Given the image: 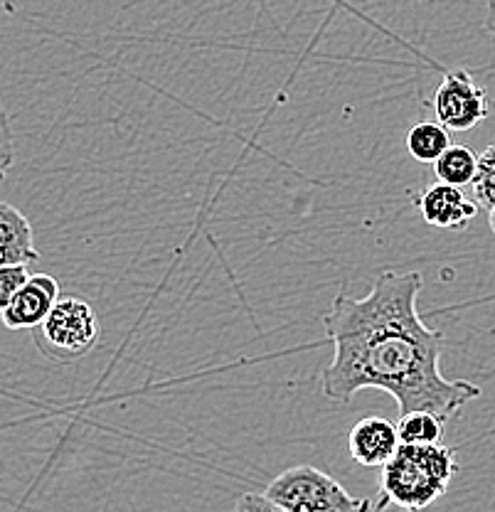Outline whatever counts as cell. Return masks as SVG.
Masks as SVG:
<instances>
[{"label":"cell","instance_id":"cell-17","mask_svg":"<svg viewBox=\"0 0 495 512\" xmlns=\"http://www.w3.org/2000/svg\"><path fill=\"white\" fill-rule=\"evenodd\" d=\"M488 224H491V232L495 234V207L491 212H488Z\"/></svg>","mask_w":495,"mask_h":512},{"label":"cell","instance_id":"cell-15","mask_svg":"<svg viewBox=\"0 0 495 512\" xmlns=\"http://www.w3.org/2000/svg\"><path fill=\"white\" fill-rule=\"evenodd\" d=\"M232 512H289L281 505H276L274 500L266 498V493H244L239 495L237 505Z\"/></svg>","mask_w":495,"mask_h":512},{"label":"cell","instance_id":"cell-6","mask_svg":"<svg viewBox=\"0 0 495 512\" xmlns=\"http://www.w3.org/2000/svg\"><path fill=\"white\" fill-rule=\"evenodd\" d=\"M60 301V281L52 274H33L3 308L0 318L8 330H35Z\"/></svg>","mask_w":495,"mask_h":512},{"label":"cell","instance_id":"cell-11","mask_svg":"<svg viewBox=\"0 0 495 512\" xmlns=\"http://www.w3.org/2000/svg\"><path fill=\"white\" fill-rule=\"evenodd\" d=\"M434 170H436V178H439L441 183L463 188V185H471L473 180H476L478 156L471 151V148L451 143L449 151L434 163Z\"/></svg>","mask_w":495,"mask_h":512},{"label":"cell","instance_id":"cell-13","mask_svg":"<svg viewBox=\"0 0 495 512\" xmlns=\"http://www.w3.org/2000/svg\"><path fill=\"white\" fill-rule=\"evenodd\" d=\"M473 200L488 212L495 207V143L478 156V173L473 180Z\"/></svg>","mask_w":495,"mask_h":512},{"label":"cell","instance_id":"cell-12","mask_svg":"<svg viewBox=\"0 0 495 512\" xmlns=\"http://www.w3.org/2000/svg\"><path fill=\"white\" fill-rule=\"evenodd\" d=\"M399 441L402 444H441L444 434V421L431 412H412L402 414L397 424Z\"/></svg>","mask_w":495,"mask_h":512},{"label":"cell","instance_id":"cell-9","mask_svg":"<svg viewBox=\"0 0 495 512\" xmlns=\"http://www.w3.org/2000/svg\"><path fill=\"white\" fill-rule=\"evenodd\" d=\"M40 259L35 247V234L28 217L18 207L0 202V266L33 264Z\"/></svg>","mask_w":495,"mask_h":512},{"label":"cell","instance_id":"cell-1","mask_svg":"<svg viewBox=\"0 0 495 512\" xmlns=\"http://www.w3.org/2000/svg\"><path fill=\"white\" fill-rule=\"evenodd\" d=\"M419 271H382L370 293L333 298L323 318L333 360L321 375L323 397L348 404L363 389H382L397 399L399 412H431L441 421L481 397L468 380H449L439 360L446 338L419 316Z\"/></svg>","mask_w":495,"mask_h":512},{"label":"cell","instance_id":"cell-3","mask_svg":"<svg viewBox=\"0 0 495 512\" xmlns=\"http://www.w3.org/2000/svg\"><path fill=\"white\" fill-rule=\"evenodd\" d=\"M266 498L289 512H377L367 498H355L316 466H294L266 485Z\"/></svg>","mask_w":495,"mask_h":512},{"label":"cell","instance_id":"cell-16","mask_svg":"<svg viewBox=\"0 0 495 512\" xmlns=\"http://www.w3.org/2000/svg\"><path fill=\"white\" fill-rule=\"evenodd\" d=\"M486 30L495 37V0H486Z\"/></svg>","mask_w":495,"mask_h":512},{"label":"cell","instance_id":"cell-14","mask_svg":"<svg viewBox=\"0 0 495 512\" xmlns=\"http://www.w3.org/2000/svg\"><path fill=\"white\" fill-rule=\"evenodd\" d=\"M30 271L25 264H8V266H0V308L15 296L30 279Z\"/></svg>","mask_w":495,"mask_h":512},{"label":"cell","instance_id":"cell-2","mask_svg":"<svg viewBox=\"0 0 495 512\" xmlns=\"http://www.w3.org/2000/svg\"><path fill=\"white\" fill-rule=\"evenodd\" d=\"M459 473L454 448L444 444H402L382 466L377 512L390 505L407 512H422L444 498Z\"/></svg>","mask_w":495,"mask_h":512},{"label":"cell","instance_id":"cell-5","mask_svg":"<svg viewBox=\"0 0 495 512\" xmlns=\"http://www.w3.org/2000/svg\"><path fill=\"white\" fill-rule=\"evenodd\" d=\"M434 116L449 131H471L488 119V96L466 69L444 74L434 92Z\"/></svg>","mask_w":495,"mask_h":512},{"label":"cell","instance_id":"cell-4","mask_svg":"<svg viewBox=\"0 0 495 512\" xmlns=\"http://www.w3.org/2000/svg\"><path fill=\"white\" fill-rule=\"evenodd\" d=\"M35 348L50 362H74L89 355L101 340L97 311L84 298L65 296L33 330Z\"/></svg>","mask_w":495,"mask_h":512},{"label":"cell","instance_id":"cell-10","mask_svg":"<svg viewBox=\"0 0 495 512\" xmlns=\"http://www.w3.org/2000/svg\"><path fill=\"white\" fill-rule=\"evenodd\" d=\"M451 148L449 128L441 121H422L414 124L407 133V151L417 163H431L444 156Z\"/></svg>","mask_w":495,"mask_h":512},{"label":"cell","instance_id":"cell-8","mask_svg":"<svg viewBox=\"0 0 495 512\" xmlns=\"http://www.w3.org/2000/svg\"><path fill=\"white\" fill-rule=\"evenodd\" d=\"M399 446L402 441H399L397 424L382 416H365L348 434L350 456L365 468H382L395 456Z\"/></svg>","mask_w":495,"mask_h":512},{"label":"cell","instance_id":"cell-7","mask_svg":"<svg viewBox=\"0 0 495 512\" xmlns=\"http://www.w3.org/2000/svg\"><path fill=\"white\" fill-rule=\"evenodd\" d=\"M417 207L422 212V220L439 229H454L463 232L478 215V202L461 192V188L449 183L429 185L417 197Z\"/></svg>","mask_w":495,"mask_h":512}]
</instances>
